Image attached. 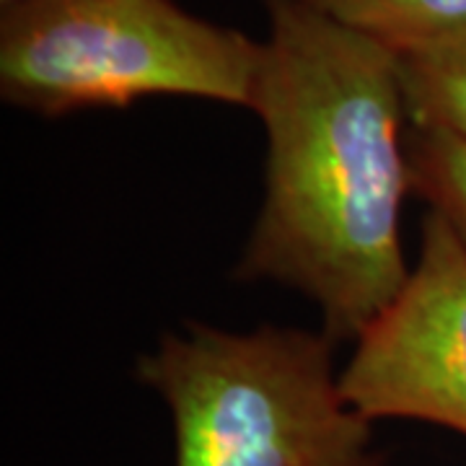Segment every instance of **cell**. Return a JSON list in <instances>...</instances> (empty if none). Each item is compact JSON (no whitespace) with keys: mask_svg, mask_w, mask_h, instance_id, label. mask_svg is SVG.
<instances>
[{"mask_svg":"<svg viewBox=\"0 0 466 466\" xmlns=\"http://www.w3.org/2000/svg\"><path fill=\"white\" fill-rule=\"evenodd\" d=\"M249 109L267 133L265 198L238 280L311 300L334 342L358 339L410 275L412 192L400 55L306 0H267Z\"/></svg>","mask_w":466,"mask_h":466,"instance_id":"obj_1","label":"cell"},{"mask_svg":"<svg viewBox=\"0 0 466 466\" xmlns=\"http://www.w3.org/2000/svg\"><path fill=\"white\" fill-rule=\"evenodd\" d=\"M327 332L189 324L143 355L137 379L167 404L174 466H360L370 428L342 394Z\"/></svg>","mask_w":466,"mask_h":466,"instance_id":"obj_2","label":"cell"},{"mask_svg":"<svg viewBox=\"0 0 466 466\" xmlns=\"http://www.w3.org/2000/svg\"><path fill=\"white\" fill-rule=\"evenodd\" d=\"M259 52L174 0H18L0 26V91L45 116L148 96L249 106Z\"/></svg>","mask_w":466,"mask_h":466,"instance_id":"obj_3","label":"cell"},{"mask_svg":"<svg viewBox=\"0 0 466 466\" xmlns=\"http://www.w3.org/2000/svg\"><path fill=\"white\" fill-rule=\"evenodd\" d=\"M339 386L368 422L417 420L466 435V247L433 210L417 262L355 339Z\"/></svg>","mask_w":466,"mask_h":466,"instance_id":"obj_4","label":"cell"},{"mask_svg":"<svg viewBox=\"0 0 466 466\" xmlns=\"http://www.w3.org/2000/svg\"><path fill=\"white\" fill-rule=\"evenodd\" d=\"M324 16L400 57L466 34V0H306Z\"/></svg>","mask_w":466,"mask_h":466,"instance_id":"obj_5","label":"cell"},{"mask_svg":"<svg viewBox=\"0 0 466 466\" xmlns=\"http://www.w3.org/2000/svg\"><path fill=\"white\" fill-rule=\"evenodd\" d=\"M410 125L466 137V34L400 57Z\"/></svg>","mask_w":466,"mask_h":466,"instance_id":"obj_6","label":"cell"},{"mask_svg":"<svg viewBox=\"0 0 466 466\" xmlns=\"http://www.w3.org/2000/svg\"><path fill=\"white\" fill-rule=\"evenodd\" d=\"M407 158L412 192L449 223L466 247V137L410 125Z\"/></svg>","mask_w":466,"mask_h":466,"instance_id":"obj_7","label":"cell"},{"mask_svg":"<svg viewBox=\"0 0 466 466\" xmlns=\"http://www.w3.org/2000/svg\"><path fill=\"white\" fill-rule=\"evenodd\" d=\"M360 466H381V459H379V456L373 453V456H370V459H366V461H363Z\"/></svg>","mask_w":466,"mask_h":466,"instance_id":"obj_8","label":"cell"},{"mask_svg":"<svg viewBox=\"0 0 466 466\" xmlns=\"http://www.w3.org/2000/svg\"><path fill=\"white\" fill-rule=\"evenodd\" d=\"M14 3H18V0H3V5H14Z\"/></svg>","mask_w":466,"mask_h":466,"instance_id":"obj_9","label":"cell"}]
</instances>
